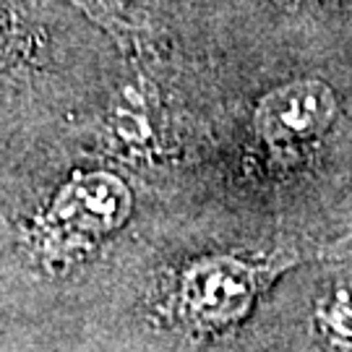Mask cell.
<instances>
[{"label":"cell","mask_w":352,"mask_h":352,"mask_svg":"<svg viewBox=\"0 0 352 352\" xmlns=\"http://www.w3.org/2000/svg\"><path fill=\"white\" fill-rule=\"evenodd\" d=\"M131 188L110 173H84L65 183L42 219L45 245L55 256L87 248L126 225Z\"/></svg>","instance_id":"obj_2"},{"label":"cell","mask_w":352,"mask_h":352,"mask_svg":"<svg viewBox=\"0 0 352 352\" xmlns=\"http://www.w3.org/2000/svg\"><path fill=\"white\" fill-rule=\"evenodd\" d=\"M298 264V253L243 258L212 253L180 269L167 300V314L190 337H219L253 314L272 282Z\"/></svg>","instance_id":"obj_1"},{"label":"cell","mask_w":352,"mask_h":352,"mask_svg":"<svg viewBox=\"0 0 352 352\" xmlns=\"http://www.w3.org/2000/svg\"><path fill=\"white\" fill-rule=\"evenodd\" d=\"M337 115L340 100L334 87L316 76H300L258 97L253 107V131L269 149H298L327 136Z\"/></svg>","instance_id":"obj_3"},{"label":"cell","mask_w":352,"mask_h":352,"mask_svg":"<svg viewBox=\"0 0 352 352\" xmlns=\"http://www.w3.org/2000/svg\"><path fill=\"white\" fill-rule=\"evenodd\" d=\"M314 329L331 352H352V279L321 292L314 305Z\"/></svg>","instance_id":"obj_4"}]
</instances>
